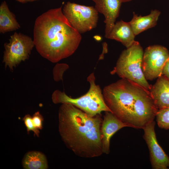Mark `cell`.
I'll return each mask as SVG.
<instances>
[{
	"instance_id": "6da1fadb",
	"label": "cell",
	"mask_w": 169,
	"mask_h": 169,
	"mask_svg": "<svg viewBox=\"0 0 169 169\" xmlns=\"http://www.w3.org/2000/svg\"><path fill=\"white\" fill-rule=\"evenodd\" d=\"M102 93L111 112L129 127L143 129L154 120L158 110L149 90L127 79L105 86Z\"/></svg>"
},
{
	"instance_id": "7a4b0ae2",
	"label": "cell",
	"mask_w": 169,
	"mask_h": 169,
	"mask_svg": "<svg viewBox=\"0 0 169 169\" xmlns=\"http://www.w3.org/2000/svg\"><path fill=\"white\" fill-rule=\"evenodd\" d=\"M62 6L42 14L37 18L34 26L33 41L36 50L54 63L72 55L82 38L64 15Z\"/></svg>"
},
{
	"instance_id": "3957f363",
	"label": "cell",
	"mask_w": 169,
	"mask_h": 169,
	"mask_svg": "<svg viewBox=\"0 0 169 169\" xmlns=\"http://www.w3.org/2000/svg\"><path fill=\"white\" fill-rule=\"evenodd\" d=\"M58 116L62 139L76 156L92 158L103 154L101 114L92 116L71 104L64 103L59 108Z\"/></svg>"
},
{
	"instance_id": "277c9868",
	"label": "cell",
	"mask_w": 169,
	"mask_h": 169,
	"mask_svg": "<svg viewBox=\"0 0 169 169\" xmlns=\"http://www.w3.org/2000/svg\"><path fill=\"white\" fill-rule=\"evenodd\" d=\"M95 80L94 73L90 74L87 78L90 84L89 90L85 94L77 98H71L64 92L55 90L52 95L53 102L71 104L92 116L101 114L103 111L111 112L105 102L101 89L99 85L96 84Z\"/></svg>"
},
{
	"instance_id": "5b68a950",
	"label": "cell",
	"mask_w": 169,
	"mask_h": 169,
	"mask_svg": "<svg viewBox=\"0 0 169 169\" xmlns=\"http://www.w3.org/2000/svg\"><path fill=\"white\" fill-rule=\"evenodd\" d=\"M143 54L142 48L136 41L122 52L111 74H116L121 78L127 79L150 90L151 85L145 79L142 69Z\"/></svg>"
},
{
	"instance_id": "8992f818",
	"label": "cell",
	"mask_w": 169,
	"mask_h": 169,
	"mask_svg": "<svg viewBox=\"0 0 169 169\" xmlns=\"http://www.w3.org/2000/svg\"><path fill=\"white\" fill-rule=\"evenodd\" d=\"M63 12L72 26L80 34L95 28L98 19V12L95 7L68 2Z\"/></svg>"
},
{
	"instance_id": "52a82bcc",
	"label": "cell",
	"mask_w": 169,
	"mask_h": 169,
	"mask_svg": "<svg viewBox=\"0 0 169 169\" xmlns=\"http://www.w3.org/2000/svg\"><path fill=\"white\" fill-rule=\"evenodd\" d=\"M3 62L6 68L11 70L22 61L28 59L33 48L35 46L33 40L29 36L15 32L10 36L9 42L4 44Z\"/></svg>"
},
{
	"instance_id": "ba28073f",
	"label": "cell",
	"mask_w": 169,
	"mask_h": 169,
	"mask_svg": "<svg viewBox=\"0 0 169 169\" xmlns=\"http://www.w3.org/2000/svg\"><path fill=\"white\" fill-rule=\"evenodd\" d=\"M169 53L165 47L160 45L150 46L144 52L142 69L147 80H152L162 75Z\"/></svg>"
},
{
	"instance_id": "9c48e42d",
	"label": "cell",
	"mask_w": 169,
	"mask_h": 169,
	"mask_svg": "<svg viewBox=\"0 0 169 169\" xmlns=\"http://www.w3.org/2000/svg\"><path fill=\"white\" fill-rule=\"evenodd\" d=\"M155 122L153 120L143 129V138L149 151L150 161L153 169H167L169 167V157L159 144L155 130Z\"/></svg>"
},
{
	"instance_id": "30bf717a",
	"label": "cell",
	"mask_w": 169,
	"mask_h": 169,
	"mask_svg": "<svg viewBox=\"0 0 169 169\" xmlns=\"http://www.w3.org/2000/svg\"><path fill=\"white\" fill-rule=\"evenodd\" d=\"M100 132L103 153L108 154L110 152V141L112 136L118 131L128 125L120 120L111 112H105Z\"/></svg>"
},
{
	"instance_id": "8fae6325",
	"label": "cell",
	"mask_w": 169,
	"mask_h": 169,
	"mask_svg": "<svg viewBox=\"0 0 169 169\" xmlns=\"http://www.w3.org/2000/svg\"><path fill=\"white\" fill-rule=\"evenodd\" d=\"M95 3V8L103 14L105 24V37L107 38L118 17L121 4L120 0H92Z\"/></svg>"
},
{
	"instance_id": "7c38bea8",
	"label": "cell",
	"mask_w": 169,
	"mask_h": 169,
	"mask_svg": "<svg viewBox=\"0 0 169 169\" xmlns=\"http://www.w3.org/2000/svg\"><path fill=\"white\" fill-rule=\"evenodd\" d=\"M150 92L153 102L158 110L169 108V79L161 75L151 85Z\"/></svg>"
},
{
	"instance_id": "4fadbf2b",
	"label": "cell",
	"mask_w": 169,
	"mask_h": 169,
	"mask_svg": "<svg viewBox=\"0 0 169 169\" xmlns=\"http://www.w3.org/2000/svg\"><path fill=\"white\" fill-rule=\"evenodd\" d=\"M135 36L129 22L120 20L115 23L107 38L120 42L127 48L136 41Z\"/></svg>"
},
{
	"instance_id": "5bb4252c",
	"label": "cell",
	"mask_w": 169,
	"mask_h": 169,
	"mask_svg": "<svg viewBox=\"0 0 169 169\" xmlns=\"http://www.w3.org/2000/svg\"><path fill=\"white\" fill-rule=\"evenodd\" d=\"M160 14L157 10H152L148 15L139 16L133 13V16L129 22L135 36L150 28L155 26Z\"/></svg>"
},
{
	"instance_id": "9a60e30c",
	"label": "cell",
	"mask_w": 169,
	"mask_h": 169,
	"mask_svg": "<svg viewBox=\"0 0 169 169\" xmlns=\"http://www.w3.org/2000/svg\"><path fill=\"white\" fill-rule=\"evenodd\" d=\"M20 26L14 14L9 9L4 1L0 6V32L4 33L18 29Z\"/></svg>"
},
{
	"instance_id": "2e32d148",
	"label": "cell",
	"mask_w": 169,
	"mask_h": 169,
	"mask_svg": "<svg viewBox=\"0 0 169 169\" xmlns=\"http://www.w3.org/2000/svg\"><path fill=\"white\" fill-rule=\"evenodd\" d=\"M23 165L26 169H46L48 167L45 156L38 151H31L27 153L23 159Z\"/></svg>"
},
{
	"instance_id": "e0dca14e",
	"label": "cell",
	"mask_w": 169,
	"mask_h": 169,
	"mask_svg": "<svg viewBox=\"0 0 169 169\" xmlns=\"http://www.w3.org/2000/svg\"><path fill=\"white\" fill-rule=\"evenodd\" d=\"M156 117L159 127L169 129V108L158 110Z\"/></svg>"
},
{
	"instance_id": "ac0fdd59",
	"label": "cell",
	"mask_w": 169,
	"mask_h": 169,
	"mask_svg": "<svg viewBox=\"0 0 169 169\" xmlns=\"http://www.w3.org/2000/svg\"><path fill=\"white\" fill-rule=\"evenodd\" d=\"M25 126L27 128V131L29 133L30 131H32L34 133V135H36L39 137V131L34 126L32 121V117L29 115H26L23 119Z\"/></svg>"
},
{
	"instance_id": "d6986e66",
	"label": "cell",
	"mask_w": 169,
	"mask_h": 169,
	"mask_svg": "<svg viewBox=\"0 0 169 169\" xmlns=\"http://www.w3.org/2000/svg\"><path fill=\"white\" fill-rule=\"evenodd\" d=\"M32 119L33 122L35 127L38 130L42 129L44 118L39 111L36 112L33 115Z\"/></svg>"
},
{
	"instance_id": "ffe728a7",
	"label": "cell",
	"mask_w": 169,
	"mask_h": 169,
	"mask_svg": "<svg viewBox=\"0 0 169 169\" xmlns=\"http://www.w3.org/2000/svg\"><path fill=\"white\" fill-rule=\"evenodd\" d=\"M162 75L169 79V58L164 65Z\"/></svg>"
},
{
	"instance_id": "44dd1931",
	"label": "cell",
	"mask_w": 169,
	"mask_h": 169,
	"mask_svg": "<svg viewBox=\"0 0 169 169\" xmlns=\"http://www.w3.org/2000/svg\"><path fill=\"white\" fill-rule=\"evenodd\" d=\"M17 1L22 3H25L29 2H32L38 0H16Z\"/></svg>"
},
{
	"instance_id": "7402d4cb",
	"label": "cell",
	"mask_w": 169,
	"mask_h": 169,
	"mask_svg": "<svg viewBox=\"0 0 169 169\" xmlns=\"http://www.w3.org/2000/svg\"><path fill=\"white\" fill-rule=\"evenodd\" d=\"M122 3H124L131 1L132 0H120Z\"/></svg>"
}]
</instances>
